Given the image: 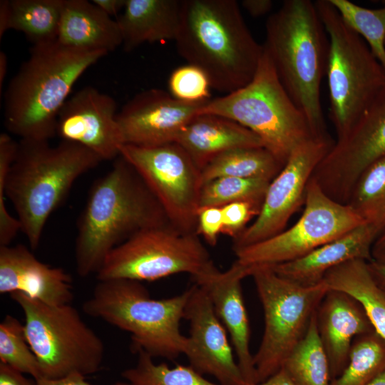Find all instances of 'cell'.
Returning <instances> with one entry per match:
<instances>
[{"label":"cell","mask_w":385,"mask_h":385,"mask_svg":"<svg viewBox=\"0 0 385 385\" xmlns=\"http://www.w3.org/2000/svg\"><path fill=\"white\" fill-rule=\"evenodd\" d=\"M175 143L187 152L200 170L227 150L263 147L260 138L250 130L230 119L212 114L195 116Z\"/></svg>","instance_id":"23"},{"label":"cell","mask_w":385,"mask_h":385,"mask_svg":"<svg viewBox=\"0 0 385 385\" xmlns=\"http://www.w3.org/2000/svg\"><path fill=\"white\" fill-rule=\"evenodd\" d=\"M137 354L136 364L121 374L128 385H220L208 381L190 365L171 368L165 363H155L143 351Z\"/></svg>","instance_id":"32"},{"label":"cell","mask_w":385,"mask_h":385,"mask_svg":"<svg viewBox=\"0 0 385 385\" xmlns=\"http://www.w3.org/2000/svg\"><path fill=\"white\" fill-rule=\"evenodd\" d=\"M242 385H297L284 369H279L266 380L258 383H246Z\"/></svg>","instance_id":"42"},{"label":"cell","mask_w":385,"mask_h":385,"mask_svg":"<svg viewBox=\"0 0 385 385\" xmlns=\"http://www.w3.org/2000/svg\"><path fill=\"white\" fill-rule=\"evenodd\" d=\"M215 268L197 235L183 232L168 222L142 230L114 248L96 277L141 282L188 273L194 279Z\"/></svg>","instance_id":"11"},{"label":"cell","mask_w":385,"mask_h":385,"mask_svg":"<svg viewBox=\"0 0 385 385\" xmlns=\"http://www.w3.org/2000/svg\"><path fill=\"white\" fill-rule=\"evenodd\" d=\"M270 182L262 178L230 176L215 178L202 185L199 207H222L244 200L263 202Z\"/></svg>","instance_id":"34"},{"label":"cell","mask_w":385,"mask_h":385,"mask_svg":"<svg viewBox=\"0 0 385 385\" xmlns=\"http://www.w3.org/2000/svg\"><path fill=\"white\" fill-rule=\"evenodd\" d=\"M304 210L297 222L277 235L235 251L236 261L247 267L272 266L302 257L364 223L348 205L325 194L310 178Z\"/></svg>","instance_id":"12"},{"label":"cell","mask_w":385,"mask_h":385,"mask_svg":"<svg viewBox=\"0 0 385 385\" xmlns=\"http://www.w3.org/2000/svg\"><path fill=\"white\" fill-rule=\"evenodd\" d=\"M207 102L181 101L160 88L142 91L117 113L123 143L147 147L175 143Z\"/></svg>","instance_id":"17"},{"label":"cell","mask_w":385,"mask_h":385,"mask_svg":"<svg viewBox=\"0 0 385 385\" xmlns=\"http://www.w3.org/2000/svg\"><path fill=\"white\" fill-rule=\"evenodd\" d=\"M168 222L155 196L133 166L119 155L111 169L92 185L78 220V274H96L114 248L142 230Z\"/></svg>","instance_id":"2"},{"label":"cell","mask_w":385,"mask_h":385,"mask_svg":"<svg viewBox=\"0 0 385 385\" xmlns=\"http://www.w3.org/2000/svg\"><path fill=\"white\" fill-rule=\"evenodd\" d=\"M175 42L179 55L226 94L251 81L263 53L235 0H182Z\"/></svg>","instance_id":"3"},{"label":"cell","mask_w":385,"mask_h":385,"mask_svg":"<svg viewBox=\"0 0 385 385\" xmlns=\"http://www.w3.org/2000/svg\"><path fill=\"white\" fill-rule=\"evenodd\" d=\"M8 68V58L4 51L0 52V90L2 89V84L4 82Z\"/></svg>","instance_id":"47"},{"label":"cell","mask_w":385,"mask_h":385,"mask_svg":"<svg viewBox=\"0 0 385 385\" xmlns=\"http://www.w3.org/2000/svg\"><path fill=\"white\" fill-rule=\"evenodd\" d=\"M317 326L328 358L331 380L346 367L354 339L374 331L358 300L331 289L317 309Z\"/></svg>","instance_id":"21"},{"label":"cell","mask_w":385,"mask_h":385,"mask_svg":"<svg viewBox=\"0 0 385 385\" xmlns=\"http://www.w3.org/2000/svg\"><path fill=\"white\" fill-rule=\"evenodd\" d=\"M263 44L277 76L307 117L316 138L332 140L321 103L329 41L314 2L287 0L265 25Z\"/></svg>","instance_id":"5"},{"label":"cell","mask_w":385,"mask_h":385,"mask_svg":"<svg viewBox=\"0 0 385 385\" xmlns=\"http://www.w3.org/2000/svg\"><path fill=\"white\" fill-rule=\"evenodd\" d=\"M253 278L264 312L265 328L253 356L256 383L282 369L304 337L311 319L329 288L324 282L302 286L277 274L270 266L252 267Z\"/></svg>","instance_id":"10"},{"label":"cell","mask_w":385,"mask_h":385,"mask_svg":"<svg viewBox=\"0 0 385 385\" xmlns=\"http://www.w3.org/2000/svg\"><path fill=\"white\" fill-rule=\"evenodd\" d=\"M379 235L375 227L363 223L302 257L270 267L281 277L299 285H315L323 281L328 271L347 261H371V249Z\"/></svg>","instance_id":"22"},{"label":"cell","mask_w":385,"mask_h":385,"mask_svg":"<svg viewBox=\"0 0 385 385\" xmlns=\"http://www.w3.org/2000/svg\"><path fill=\"white\" fill-rule=\"evenodd\" d=\"M120 155L136 170L178 230L196 233L201 170L177 143L155 146L124 144Z\"/></svg>","instance_id":"13"},{"label":"cell","mask_w":385,"mask_h":385,"mask_svg":"<svg viewBox=\"0 0 385 385\" xmlns=\"http://www.w3.org/2000/svg\"><path fill=\"white\" fill-rule=\"evenodd\" d=\"M11 29V8L10 0L0 1V38L7 30Z\"/></svg>","instance_id":"43"},{"label":"cell","mask_w":385,"mask_h":385,"mask_svg":"<svg viewBox=\"0 0 385 385\" xmlns=\"http://www.w3.org/2000/svg\"><path fill=\"white\" fill-rule=\"evenodd\" d=\"M36 385H93L85 379V376L74 373L58 379L41 378L36 380ZM114 385H128L126 382H118Z\"/></svg>","instance_id":"40"},{"label":"cell","mask_w":385,"mask_h":385,"mask_svg":"<svg viewBox=\"0 0 385 385\" xmlns=\"http://www.w3.org/2000/svg\"><path fill=\"white\" fill-rule=\"evenodd\" d=\"M297 385H330L329 361L317 326V311L299 343L282 367Z\"/></svg>","instance_id":"28"},{"label":"cell","mask_w":385,"mask_h":385,"mask_svg":"<svg viewBox=\"0 0 385 385\" xmlns=\"http://www.w3.org/2000/svg\"><path fill=\"white\" fill-rule=\"evenodd\" d=\"M314 4L329 36L326 75L329 118L339 138L385 87V70L329 0H317Z\"/></svg>","instance_id":"8"},{"label":"cell","mask_w":385,"mask_h":385,"mask_svg":"<svg viewBox=\"0 0 385 385\" xmlns=\"http://www.w3.org/2000/svg\"><path fill=\"white\" fill-rule=\"evenodd\" d=\"M108 54L66 46L57 40L33 45L4 96V125L21 139L49 140L59 112L83 73Z\"/></svg>","instance_id":"4"},{"label":"cell","mask_w":385,"mask_h":385,"mask_svg":"<svg viewBox=\"0 0 385 385\" xmlns=\"http://www.w3.org/2000/svg\"><path fill=\"white\" fill-rule=\"evenodd\" d=\"M241 4L250 16L260 17L271 11L273 2L270 0H243Z\"/></svg>","instance_id":"41"},{"label":"cell","mask_w":385,"mask_h":385,"mask_svg":"<svg viewBox=\"0 0 385 385\" xmlns=\"http://www.w3.org/2000/svg\"><path fill=\"white\" fill-rule=\"evenodd\" d=\"M184 319L190 325L183 353L189 365L201 375L215 377L220 385H242L245 381L227 330L207 291L197 284L190 287Z\"/></svg>","instance_id":"16"},{"label":"cell","mask_w":385,"mask_h":385,"mask_svg":"<svg viewBox=\"0 0 385 385\" xmlns=\"http://www.w3.org/2000/svg\"><path fill=\"white\" fill-rule=\"evenodd\" d=\"M116 111V102L111 96L93 86L82 88L62 106L56 135L87 148L102 160L116 158L124 144Z\"/></svg>","instance_id":"18"},{"label":"cell","mask_w":385,"mask_h":385,"mask_svg":"<svg viewBox=\"0 0 385 385\" xmlns=\"http://www.w3.org/2000/svg\"><path fill=\"white\" fill-rule=\"evenodd\" d=\"M21 308L27 342L42 378L58 379L100 370L104 358L101 339L70 304L51 306L20 292L10 294Z\"/></svg>","instance_id":"9"},{"label":"cell","mask_w":385,"mask_h":385,"mask_svg":"<svg viewBox=\"0 0 385 385\" xmlns=\"http://www.w3.org/2000/svg\"><path fill=\"white\" fill-rule=\"evenodd\" d=\"M190 288L163 299L150 298L140 282L99 281L83 304L88 316L130 334L131 348L152 357L174 360L184 353L187 337L180 329Z\"/></svg>","instance_id":"6"},{"label":"cell","mask_w":385,"mask_h":385,"mask_svg":"<svg viewBox=\"0 0 385 385\" xmlns=\"http://www.w3.org/2000/svg\"><path fill=\"white\" fill-rule=\"evenodd\" d=\"M334 142L312 139L294 150L278 175L270 183L255 220L234 240V251L284 230L289 218L304 203L309 180Z\"/></svg>","instance_id":"15"},{"label":"cell","mask_w":385,"mask_h":385,"mask_svg":"<svg viewBox=\"0 0 385 385\" xmlns=\"http://www.w3.org/2000/svg\"><path fill=\"white\" fill-rule=\"evenodd\" d=\"M367 385H385V370L380 373Z\"/></svg>","instance_id":"48"},{"label":"cell","mask_w":385,"mask_h":385,"mask_svg":"<svg viewBox=\"0 0 385 385\" xmlns=\"http://www.w3.org/2000/svg\"><path fill=\"white\" fill-rule=\"evenodd\" d=\"M126 0H93L92 2L110 17L123 10Z\"/></svg>","instance_id":"44"},{"label":"cell","mask_w":385,"mask_h":385,"mask_svg":"<svg viewBox=\"0 0 385 385\" xmlns=\"http://www.w3.org/2000/svg\"><path fill=\"white\" fill-rule=\"evenodd\" d=\"M182 0H126L116 19L125 51L144 43L174 40L181 16Z\"/></svg>","instance_id":"25"},{"label":"cell","mask_w":385,"mask_h":385,"mask_svg":"<svg viewBox=\"0 0 385 385\" xmlns=\"http://www.w3.org/2000/svg\"><path fill=\"white\" fill-rule=\"evenodd\" d=\"M168 86L170 94L181 101L200 103L211 99L212 86L209 78L202 69L192 64L187 63L173 70Z\"/></svg>","instance_id":"36"},{"label":"cell","mask_w":385,"mask_h":385,"mask_svg":"<svg viewBox=\"0 0 385 385\" xmlns=\"http://www.w3.org/2000/svg\"><path fill=\"white\" fill-rule=\"evenodd\" d=\"M372 260L385 262V230L376 239L371 249Z\"/></svg>","instance_id":"46"},{"label":"cell","mask_w":385,"mask_h":385,"mask_svg":"<svg viewBox=\"0 0 385 385\" xmlns=\"http://www.w3.org/2000/svg\"><path fill=\"white\" fill-rule=\"evenodd\" d=\"M346 24L367 43L385 70V6L367 9L349 0H329Z\"/></svg>","instance_id":"33"},{"label":"cell","mask_w":385,"mask_h":385,"mask_svg":"<svg viewBox=\"0 0 385 385\" xmlns=\"http://www.w3.org/2000/svg\"><path fill=\"white\" fill-rule=\"evenodd\" d=\"M0 362L31 375L34 380L42 378L38 361L26 337L24 325L6 315L0 324Z\"/></svg>","instance_id":"35"},{"label":"cell","mask_w":385,"mask_h":385,"mask_svg":"<svg viewBox=\"0 0 385 385\" xmlns=\"http://www.w3.org/2000/svg\"><path fill=\"white\" fill-rule=\"evenodd\" d=\"M346 205L379 234L385 230V155L361 173Z\"/></svg>","instance_id":"30"},{"label":"cell","mask_w":385,"mask_h":385,"mask_svg":"<svg viewBox=\"0 0 385 385\" xmlns=\"http://www.w3.org/2000/svg\"><path fill=\"white\" fill-rule=\"evenodd\" d=\"M323 281L329 289L344 292L358 300L374 331L385 340V292L371 274L368 261H347L328 271Z\"/></svg>","instance_id":"26"},{"label":"cell","mask_w":385,"mask_h":385,"mask_svg":"<svg viewBox=\"0 0 385 385\" xmlns=\"http://www.w3.org/2000/svg\"><path fill=\"white\" fill-rule=\"evenodd\" d=\"M222 215L221 207L200 208L197 216L196 233L203 237L210 245L217 244L218 236L222 233Z\"/></svg>","instance_id":"38"},{"label":"cell","mask_w":385,"mask_h":385,"mask_svg":"<svg viewBox=\"0 0 385 385\" xmlns=\"http://www.w3.org/2000/svg\"><path fill=\"white\" fill-rule=\"evenodd\" d=\"M262 202L244 200L221 207L222 215V233L237 237L246 228L248 222L259 215Z\"/></svg>","instance_id":"37"},{"label":"cell","mask_w":385,"mask_h":385,"mask_svg":"<svg viewBox=\"0 0 385 385\" xmlns=\"http://www.w3.org/2000/svg\"><path fill=\"white\" fill-rule=\"evenodd\" d=\"M252 267L235 261L225 272L217 267L194 279L205 289L214 309L227 331L236 359L246 383H256L253 356L250 351V328L242 295V280L251 276Z\"/></svg>","instance_id":"19"},{"label":"cell","mask_w":385,"mask_h":385,"mask_svg":"<svg viewBox=\"0 0 385 385\" xmlns=\"http://www.w3.org/2000/svg\"><path fill=\"white\" fill-rule=\"evenodd\" d=\"M11 29L38 45L56 41L63 0H10Z\"/></svg>","instance_id":"29"},{"label":"cell","mask_w":385,"mask_h":385,"mask_svg":"<svg viewBox=\"0 0 385 385\" xmlns=\"http://www.w3.org/2000/svg\"><path fill=\"white\" fill-rule=\"evenodd\" d=\"M0 385H36V381L25 377L21 372L0 362Z\"/></svg>","instance_id":"39"},{"label":"cell","mask_w":385,"mask_h":385,"mask_svg":"<svg viewBox=\"0 0 385 385\" xmlns=\"http://www.w3.org/2000/svg\"><path fill=\"white\" fill-rule=\"evenodd\" d=\"M368 267L374 279L385 292V262L371 260L368 262Z\"/></svg>","instance_id":"45"},{"label":"cell","mask_w":385,"mask_h":385,"mask_svg":"<svg viewBox=\"0 0 385 385\" xmlns=\"http://www.w3.org/2000/svg\"><path fill=\"white\" fill-rule=\"evenodd\" d=\"M384 155L385 87L349 130L337 138L312 178L330 198L346 205L361 173Z\"/></svg>","instance_id":"14"},{"label":"cell","mask_w":385,"mask_h":385,"mask_svg":"<svg viewBox=\"0 0 385 385\" xmlns=\"http://www.w3.org/2000/svg\"><path fill=\"white\" fill-rule=\"evenodd\" d=\"M57 41L66 46L108 53L123 44L117 20L86 0H63Z\"/></svg>","instance_id":"24"},{"label":"cell","mask_w":385,"mask_h":385,"mask_svg":"<svg viewBox=\"0 0 385 385\" xmlns=\"http://www.w3.org/2000/svg\"><path fill=\"white\" fill-rule=\"evenodd\" d=\"M102 159L87 148L61 140L20 139L0 135V185L17 213L21 231L38 247L50 215L65 201L75 181Z\"/></svg>","instance_id":"1"},{"label":"cell","mask_w":385,"mask_h":385,"mask_svg":"<svg viewBox=\"0 0 385 385\" xmlns=\"http://www.w3.org/2000/svg\"><path fill=\"white\" fill-rule=\"evenodd\" d=\"M198 114L220 115L247 128L284 165L298 147L319 139L283 87L264 47L251 81L237 91L210 99Z\"/></svg>","instance_id":"7"},{"label":"cell","mask_w":385,"mask_h":385,"mask_svg":"<svg viewBox=\"0 0 385 385\" xmlns=\"http://www.w3.org/2000/svg\"><path fill=\"white\" fill-rule=\"evenodd\" d=\"M20 292L51 306L70 304L72 277L37 260L23 245L0 246V293Z\"/></svg>","instance_id":"20"},{"label":"cell","mask_w":385,"mask_h":385,"mask_svg":"<svg viewBox=\"0 0 385 385\" xmlns=\"http://www.w3.org/2000/svg\"><path fill=\"white\" fill-rule=\"evenodd\" d=\"M283 166L263 147L237 148L219 155L208 163L201 170L202 183L225 176L272 181Z\"/></svg>","instance_id":"27"},{"label":"cell","mask_w":385,"mask_h":385,"mask_svg":"<svg viewBox=\"0 0 385 385\" xmlns=\"http://www.w3.org/2000/svg\"><path fill=\"white\" fill-rule=\"evenodd\" d=\"M385 370V340L375 331L356 337L347 364L330 385H367Z\"/></svg>","instance_id":"31"}]
</instances>
